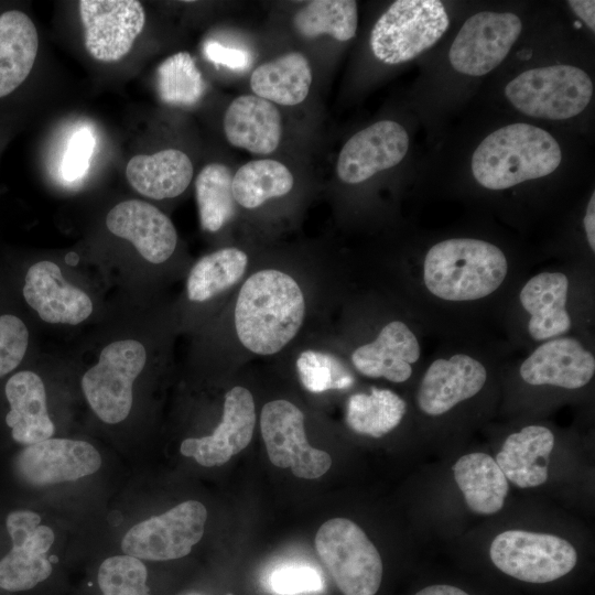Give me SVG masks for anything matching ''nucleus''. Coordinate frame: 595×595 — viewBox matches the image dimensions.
Wrapping results in <instances>:
<instances>
[{"instance_id":"nucleus-1","label":"nucleus","mask_w":595,"mask_h":595,"mask_svg":"<svg viewBox=\"0 0 595 595\" xmlns=\"http://www.w3.org/2000/svg\"><path fill=\"white\" fill-rule=\"evenodd\" d=\"M305 314L303 292L289 274L260 270L242 284L235 306L240 343L258 355L280 351L299 332Z\"/></svg>"},{"instance_id":"nucleus-2","label":"nucleus","mask_w":595,"mask_h":595,"mask_svg":"<svg viewBox=\"0 0 595 595\" xmlns=\"http://www.w3.org/2000/svg\"><path fill=\"white\" fill-rule=\"evenodd\" d=\"M561 160L560 145L549 132L512 123L480 142L472 158V172L482 186L505 190L551 174Z\"/></svg>"},{"instance_id":"nucleus-3","label":"nucleus","mask_w":595,"mask_h":595,"mask_svg":"<svg viewBox=\"0 0 595 595\" xmlns=\"http://www.w3.org/2000/svg\"><path fill=\"white\" fill-rule=\"evenodd\" d=\"M508 272L504 252L495 245L472 238L435 244L423 263V281L435 296L446 301H473L496 291Z\"/></svg>"},{"instance_id":"nucleus-4","label":"nucleus","mask_w":595,"mask_h":595,"mask_svg":"<svg viewBox=\"0 0 595 595\" xmlns=\"http://www.w3.org/2000/svg\"><path fill=\"white\" fill-rule=\"evenodd\" d=\"M316 551L344 595H375L383 565L379 551L353 520L333 518L315 536Z\"/></svg>"},{"instance_id":"nucleus-5","label":"nucleus","mask_w":595,"mask_h":595,"mask_svg":"<svg viewBox=\"0 0 595 595\" xmlns=\"http://www.w3.org/2000/svg\"><path fill=\"white\" fill-rule=\"evenodd\" d=\"M448 23L441 1L398 0L375 23L370 47L382 63H404L433 46Z\"/></svg>"},{"instance_id":"nucleus-6","label":"nucleus","mask_w":595,"mask_h":595,"mask_svg":"<svg viewBox=\"0 0 595 595\" xmlns=\"http://www.w3.org/2000/svg\"><path fill=\"white\" fill-rule=\"evenodd\" d=\"M505 95L527 116L562 120L586 108L593 95V83L578 67L553 65L521 73L507 84Z\"/></svg>"},{"instance_id":"nucleus-7","label":"nucleus","mask_w":595,"mask_h":595,"mask_svg":"<svg viewBox=\"0 0 595 595\" xmlns=\"http://www.w3.org/2000/svg\"><path fill=\"white\" fill-rule=\"evenodd\" d=\"M489 558L502 573L522 582L542 584L570 573L576 565L577 552L560 536L510 529L493 539Z\"/></svg>"},{"instance_id":"nucleus-8","label":"nucleus","mask_w":595,"mask_h":595,"mask_svg":"<svg viewBox=\"0 0 595 595\" xmlns=\"http://www.w3.org/2000/svg\"><path fill=\"white\" fill-rule=\"evenodd\" d=\"M145 363L147 350L140 342L115 340L102 348L97 364L84 374V396L102 422L116 424L129 415L133 382Z\"/></svg>"},{"instance_id":"nucleus-9","label":"nucleus","mask_w":595,"mask_h":595,"mask_svg":"<svg viewBox=\"0 0 595 595\" xmlns=\"http://www.w3.org/2000/svg\"><path fill=\"white\" fill-rule=\"evenodd\" d=\"M207 519L197 500L178 504L166 512L133 526L121 541L125 554L139 560L169 561L187 555L202 539Z\"/></svg>"},{"instance_id":"nucleus-10","label":"nucleus","mask_w":595,"mask_h":595,"mask_svg":"<svg viewBox=\"0 0 595 595\" xmlns=\"http://www.w3.org/2000/svg\"><path fill=\"white\" fill-rule=\"evenodd\" d=\"M260 428L273 465L290 467L296 477L304 479L318 478L331 468V455L309 444L304 414L292 402L273 400L266 403L261 410Z\"/></svg>"},{"instance_id":"nucleus-11","label":"nucleus","mask_w":595,"mask_h":595,"mask_svg":"<svg viewBox=\"0 0 595 595\" xmlns=\"http://www.w3.org/2000/svg\"><path fill=\"white\" fill-rule=\"evenodd\" d=\"M521 30L520 19L511 12H478L458 31L450 48V62L465 75H485L504 61Z\"/></svg>"},{"instance_id":"nucleus-12","label":"nucleus","mask_w":595,"mask_h":595,"mask_svg":"<svg viewBox=\"0 0 595 595\" xmlns=\"http://www.w3.org/2000/svg\"><path fill=\"white\" fill-rule=\"evenodd\" d=\"M79 15L88 53L101 62H116L131 50L145 23L136 0H82Z\"/></svg>"},{"instance_id":"nucleus-13","label":"nucleus","mask_w":595,"mask_h":595,"mask_svg":"<svg viewBox=\"0 0 595 595\" xmlns=\"http://www.w3.org/2000/svg\"><path fill=\"white\" fill-rule=\"evenodd\" d=\"M408 148L409 137L401 125L392 120L375 122L343 145L336 164L337 175L346 184L361 183L399 164Z\"/></svg>"},{"instance_id":"nucleus-14","label":"nucleus","mask_w":595,"mask_h":595,"mask_svg":"<svg viewBox=\"0 0 595 595\" xmlns=\"http://www.w3.org/2000/svg\"><path fill=\"white\" fill-rule=\"evenodd\" d=\"M100 465V454L91 444L72 439L28 445L17 458L20 476L35 486L73 482L96 473Z\"/></svg>"},{"instance_id":"nucleus-15","label":"nucleus","mask_w":595,"mask_h":595,"mask_svg":"<svg viewBox=\"0 0 595 595\" xmlns=\"http://www.w3.org/2000/svg\"><path fill=\"white\" fill-rule=\"evenodd\" d=\"M256 423L251 392L240 386L225 394L220 423L210 435L185 439L180 452L205 467L219 466L248 446Z\"/></svg>"},{"instance_id":"nucleus-16","label":"nucleus","mask_w":595,"mask_h":595,"mask_svg":"<svg viewBox=\"0 0 595 595\" xmlns=\"http://www.w3.org/2000/svg\"><path fill=\"white\" fill-rule=\"evenodd\" d=\"M486 379L485 366L468 355L436 359L421 379L416 393L418 407L426 415H442L475 397Z\"/></svg>"},{"instance_id":"nucleus-17","label":"nucleus","mask_w":595,"mask_h":595,"mask_svg":"<svg viewBox=\"0 0 595 595\" xmlns=\"http://www.w3.org/2000/svg\"><path fill=\"white\" fill-rule=\"evenodd\" d=\"M22 292L26 303L46 323L76 325L93 313L90 298L68 283L60 267L50 260L29 268Z\"/></svg>"},{"instance_id":"nucleus-18","label":"nucleus","mask_w":595,"mask_h":595,"mask_svg":"<svg viewBox=\"0 0 595 595\" xmlns=\"http://www.w3.org/2000/svg\"><path fill=\"white\" fill-rule=\"evenodd\" d=\"M106 226L117 237L130 241L151 263H162L174 252L177 234L171 219L150 203L129 199L112 207Z\"/></svg>"},{"instance_id":"nucleus-19","label":"nucleus","mask_w":595,"mask_h":595,"mask_svg":"<svg viewBox=\"0 0 595 595\" xmlns=\"http://www.w3.org/2000/svg\"><path fill=\"white\" fill-rule=\"evenodd\" d=\"M519 372L528 385L580 389L593 378L595 358L575 338H552L533 350Z\"/></svg>"},{"instance_id":"nucleus-20","label":"nucleus","mask_w":595,"mask_h":595,"mask_svg":"<svg viewBox=\"0 0 595 595\" xmlns=\"http://www.w3.org/2000/svg\"><path fill=\"white\" fill-rule=\"evenodd\" d=\"M421 355L413 332L400 321L388 323L378 337L358 347L351 355L355 368L366 377L404 382L412 375L411 365Z\"/></svg>"},{"instance_id":"nucleus-21","label":"nucleus","mask_w":595,"mask_h":595,"mask_svg":"<svg viewBox=\"0 0 595 595\" xmlns=\"http://www.w3.org/2000/svg\"><path fill=\"white\" fill-rule=\"evenodd\" d=\"M223 126L231 145L257 155L274 152L282 137L280 111L256 95L235 98L225 111Z\"/></svg>"},{"instance_id":"nucleus-22","label":"nucleus","mask_w":595,"mask_h":595,"mask_svg":"<svg viewBox=\"0 0 595 595\" xmlns=\"http://www.w3.org/2000/svg\"><path fill=\"white\" fill-rule=\"evenodd\" d=\"M554 441L550 429L528 425L506 437L495 461L509 483L523 489L534 488L548 480Z\"/></svg>"},{"instance_id":"nucleus-23","label":"nucleus","mask_w":595,"mask_h":595,"mask_svg":"<svg viewBox=\"0 0 595 595\" xmlns=\"http://www.w3.org/2000/svg\"><path fill=\"white\" fill-rule=\"evenodd\" d=\"M6 397L10 411L6 423L14 441L31 445L54 434L46 404V392L41 377L30 370L14 374L6 385Z\"/></svg>"},{"instance_id":"nucleus-24","label":"nucleus","mask_w":595,"mask_h":595,"mask_svg":"<svg viewBox=\"0 0 595 595\" xmlns=\"http://www.w3.org/2000/svg\"><path fill=\"white\" fill-rule=\"evenodd\" d=\"M567 289V277L561 272H541L523 285L519 299L530 314L528 332L533 339H552L571 328Z\"/></svg>"},{"instance_id":"nucleus-25","label":"nucleus","mask_w":595,"mask_h":595,"mask_svg":"<svg viewBox=\"0 0 595 595\" xmlns=\"http://www.w3.org/2000/svg\"><path fill=\"white\" fill-rule=\"evenodd\" d=\"M193 171L187 154L177 149H165L131 158L126 167V176L141 195L164 199L181 195L190 185Z\"/></svg>"},{"instance_id":"nucleus-26","label":"nucleus","mask_w":595,"mask_h":595,"mask_svg":"<svg viewBox=\"0 0 595 595\" xmlns=\"http://www.w3.org/2000/svg\"><path fill=\"white\" fill-rule=\"evenodd\" d=\"M453 476L472 512L491 516L502 509L509 482L493 456L483 452L465 454L453 465Z\"/></svg>"},{"instance_id":"nucleus-27","label":"nucleus","mask_w":595,"mask_h":595,"mask_svg":"<svg viewBox=\"0 0 595 595\" xmlns=\"http://www.w3.org/2000/svg\"><path fill=\"white\" fill-rule=\"evenodd\" d=\"M37 50V31L25 13L11 10L0 14V98L26 79Z\"/></svg>"},{"instance_id":"nucleus-28","label":"nucleus","mask_w":595,"mask_h":595,"mask_svg":"<svg viewBox=\"0 0 595 595\" xmlns=\"http://www.w3.org/2000/svg\"><path fill=\"white\" fill-rule=\"evenodd\" d=\"M312 68L300 52H290L256 67L250 77L253 95L272 104L295 106L309 95Z\"/></svg>"},{"instance_id":"nucleus-29","label":"nucleus","mask_w":595,"mask_h":595,"mask_svg":"<svg viewBox=\"0 0 595 595\" xmlns=\"http://www.w3.org/2000/svg\"><path fill=\"white\" fill-rule=\"evenodd\" d=\"M54 542V532L47 526H39L24 541L0 561V588L8 592L28 591L46 580L52 573L47 558Z\"/></svg>"},{"instance_id":"nucleus-30","label":"nucleus","mask_w":595,"mask_h":595,"mask_svg":"<svg viewBox=\"0 0 595 595\" xmlns=\"http://www.w3.org/2000/svg\"><path fill=\"white\" fill-rule=\"evenodd\" d=\"M294 177L282 163L272 159L255 160L241 165L232 176V194L240 206L257 208L292 190Z\"/></svg>"},{"instance_id":"nucleus-31","label":"nucleus","mask_w":595,"mask_h":595,"mask_svg":"<svg viewBox=\"0 0 595 595\" xmlns=\"http://www.w3.org/2000/svg\"><path fill=\"white\" fill-rule=\"evenodd\" d=\"M248 263L246 252L223 248L202 257L191 269L186 290L193 302H204L237 283Z\"/></svg>"},{"instance_id":"nucleus-32","label":"nucleus","mask_w":595,"mask_h":595,"mask_svg":"<svg viewBox=\"0 0 595 595\" xmlns=\"http://www.w3.org/2000/svg\"><path fill=\"white\" fill-rule=\"evenodd\" d=\"M407 410L402 398L389 389L372 387L369 394H353L347 402L346 422L356 433L381 437L396 429Z\"/></svg>"},{"instance_id":"nucleus-33","label":"nucleus","mask_w":595,"mask_h":595,"mask_svg":"<svg viewBox=\"0 0 595 595\" xmlns=\"http://www.w3.org/2000/svg\"><path fill=\"white\" fill-rule=\"evenodd\" d=\"M232 172L223 163H209L198 173L195 194L201 226L204 230L218 231L236 213L232 194Z\"/></svg>"},{"instance_id":"nucleus-34","label":"nucleus","mask_w":595,"mask_h":595,"mask_svg":"<svg viewBox=\"0 0 595 595\" xmlns=\"http://www.w3.org/2000/svg\"><path fill=\"white\" fill-rule=\"evenodd\" d=\"M293 24L304 37L326 34L339 42L353 39L357 31L358 11L354 0H313L294 15Z\"/></svg>"},{"instance_id":"nucleus-35","label":"nucleus","mask_w":595,"mask_h":595,"mask_svg":"<svg viewBox=\"0 0 595 595\" xmlns=\"http://www.w3.org/2000/svg\"><path fill=\"white\" fill-rule=\"evenodd\" d=\"M156 88L163 102L190 107L201 100L206 85L193 57L187 52H178L158 67Z\"/></svg>"},{"instance_id":"nucleus-36","label":"nucleus","mask_w":595,"mask_h":595,"mask_svg":"<svg viewBox=\"0 0 595 595\" xmlns=\"http://www.w3.org/2000/svg\"><path fill=\"white\" fill-rule=\"evenodd\" d=\"M147 580L144 563L127 554L106 559L97 574L101 595H151Z\"/></svg>"},{"instance_id":"nucleus-37","label":"nucleus","mask_w":595,"mask_h":595,"mask_svg":"<svg viewBox=\"0 0 595 595\" xmlns=\"http://www.w3.org/2000/svg\"><path fill=\"white\" fill-rule=\"evenodd\" d=\"M296 370L303 387L313 393L344 389L354 381L336 357L315 350L300 354Z\"/></svg>"},{"instance_id":"nucleus-38","label":"nucleus","mask_w":595,"mask_h":595,"mask_svg":"<svg viewBox=\"0 0 595 595\" xmlns=\"http://www.w3.org/2000/svg\"><path fill=\"white\" fill-rule=\"evenodd\" d=\"M29 345V329L15 315H0V378L15 369Z\"/></svg>"},{"instance_id":"nucleus-39","label":"nucleus","mask_w":595,"mask_h":595,"mask_svg":"<svg viewBox=\"0 0 595 595\" xmlns=\"http://www.w3.org/2000/svg\"><path fill=\"white\" fill-rule=\"evenodd\" d=\"M96 147L93 131L87 127L77 129L69 138L61 163V175L75 183L87 174Z\"/></svg>"},{"instance_id":"nucleus-40","label":"nucleus","mask_w":595,"mask_h":595,"mask_svg":"<svg viewBox=\"0 0 595 595\" xmlns=\"http://www.w3.org/2000/svg\"><path fill=\"white\" fill-rule=\"evenodd\" d=\"M268 585L279 595L314 593L324 588L321 573L307 565H285L275 569L269 575Z\"/></svg>"},{"instance_id":"nucleus-41","label":"nucleus","mask_w":595,"mask_h":595,"mask_svg":"<svg viewBox=\"0 0 595 595\" xmlns=\"http://www.w3.org/2000/svg\"><path fill=\"white\" fill-rule=\"evenodd\" d=\"M204 53L210 62L235 71L245 69L248 67L250 61L249 54L246 51L227 47L215 41L206 42Z\"/></svg>"},{"instance_id":"nucleus-42","label":"nucleus","mask_w":595,"mask_h":595,"mask_svg":"<svg viewBox=\"0 0 595 595\" xmlns=\"http://www.w3.org/2000/svg\"><path fill=\"white\" fill-rule=\"evenodd\" d=\"M41 517L30 510H19L11 512L7 518V529L12 540V544L24 541L39 526Z\"/></svg>"},{"instance_id":"nucleus-43","label":"nucleus","mask_w":595,"mask_h":595,"mask_svg":"<svg viewBox=\"0 0 595 595\" xmlns=\"http://www.w3.org/2000/svg\"><path fill=\"white\" fill-rule=\"evenodd\" d=\"M574 13L592 30H595V1L570 0L567 1Z\"/></svg>"},{"instance_id":"nucleus-44","label":"nucleus","mask_w":595,"mask_h":595,"mask_svg":"<svg viewBox=\"0 0 595 595\" xmlns=\"http://www.w3.org/2000/svg\"><path fill=\"white\" fill-rule=\"evenodd\" d=\"M584 229L591 249L595 250V194L588 201L586 213L584 216Z\"/></svg>"},{"instance_id":"nucleus-45","label":"nucleus","mask_w":595,"mask_h":595,"mask_svg":"<svg viewBox=\"0 0 595 595\" xmlns=\"http://www.w3.org/2000/svg\"><path fill=\"white\" fill-rule=\"evenodd\" d=\"M414 595H469L459 587L447 584H434L426 586Z\"/></svg>"},{"instance_id":"nucleus-46","label":"nucleus","mask_w":595,"mask_h":595,"mask_svg":"<svg viewBox=\"0 0 595 595\" xmlns=\"http://www.w3.org/2000/svg\"><path fill=\"white\" fill-rule=\"evenodd\" d=\"M182 595H205V594L198 593V592H188V593H184Z\"/></svg>"}]
</instances>
